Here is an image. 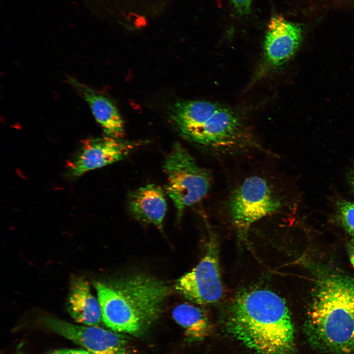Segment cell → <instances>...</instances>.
Masks as SVG:
<instances>
[{"label":"cell","instance_id":"6da1fadb","mask_svg":"<svg viewBox=\"0 0 354 354\" xmlns=\"http://www.w3.org/2000/svg\"><path fill=\"white\" fill-rule=\"evenodd\" d=\"M229 332L255 354H291L294 328L284 299L267 290L238 295L230 307Z\"/></svg>","mask_w":354,"mask_h":354},{"label":"cell","instance_id":"7a4b0ae2","mask_svg":"<svg viewBox=\"0 0 354 354\" xmlns=\"http://www.w3.org/2000/svg\"><path fill=\"white\" fill-rule=\"evenodd\" d=\"M308 341L326 354H354V279L328 273L316 281L304 326Z\"/></svg>","mask_w":354,"mask_h":354},{"label":"cell","instance_id":"3957f363","mask_svg":"<svg viewBox=\"0 0 354 354\" xmlns=\"http://www.w3.org/2000/svg\"><path fill=\"white\" fill-rule=\"evenodd\" d=\"M94 285L105 325L116 332L133 335L158 318L171 293L165 282L142 274Z\"/></svg>","mask_w":354,"mask_h":354},{"label":"cell","instance_id":"277c9868","mask_svg":"<svg viewBox=\"0 0 354 354\" xmlns=\"http://www.w3.org/2000/svg\"><path fill=\"white\" fill-rule=\"evenodd\" d=\"M163 169L167 177L165 190L173 201L180 219L185 208L198 203L207 194L211 186V177L178 143L174 146L167 156Z\"/></svg>","mask_w":354,"mask_h":354},{"label":"cell","instance_id":"5b68a950","mask_svg":"<svg viewBox=\"0 0 354 354\" xmlns=\"http://www.w3.org/2000/svg\"><path fill=\"white\" fill-rule=\"evenodd\" d=\"M284 199L266 178L247 177L231 192L227 208L232 221L241 235L246 234L253 224L283 208Z\"/></svg>","mask_w":354,"mask_h":354},{"label":"cell","instance_id":"8992f818","mask_svg":"<svg viewBox=\"0 0 354 354\" xmlns=\"http://www.w3.org/2000/svg\"><path fill=\"white\" fill-rule=\"evenodd\" d=\"M175 289L189 300L199 304H209L219 301L223 289L219 264L218 248L212 239L206 253L189 272L176 282Z\"/></svg>","mask_w":354,"mask_h":354},{"label":"cell","instance_id":"52a82bcc","mask_svg":"<svg viewBox=\"0 0 354 354\" xmlns=\"http://www.w3.org/2000/svg\"><path fill=\"white\" fill-rule=\"evenodd\" d=\"M41 320L50 330L93 354H128L125 338L117 333L98 326L71 324L52 316H44Z\"/></svg>","mask_w":354,"mask_h":354},{"label":"cell","instance_id":"ba28073f","mask_svg":"<svg viewBox=\"0 0 354 354\" xmlns=\"http://www.w3.org/2000/svg\"><path fill=\"white\" fill-rule=\"evenodd\" d=\"M135 142L124 141L109 136L83 141L78 153L68 161V173L80 177L88 171L112 164L126 157L138 146Z\"/></svg>","mask_w":354,"mask_h":354},{"label":"cell","instance_id":"9c48e42d","mask_svg":"<svg viewBox=\"0 0 354 354\" xmlns=\"http://www.w3.org/2000/svg\"><path fill=\"white\" fill-rule=\"evenodd\" d=\"M303 31L298 24L279 16L269 21L264 41L266 60L273 66H280L290 59L297 51Z\"/></svg>","mask_w":354,"mask_h":354},{"label":"cell","instance_id":"30bf717a","mask_svg":"<svg viewBox=\"0 0 354 354\" xmlns=\"http://www.w3.org/2000/svg\"><path fill=\"white\" fill-rule=\"evenodd\" d=\"M127 206L130 214L137 220L162 228L167 203L163 191L158 186L148 184L130 193Z\"/></svg>","mask_w":354,"mask_h":354},{"label":"cell","instance_id":"8fae6325","mask_svg":"<svg viewBox=\"0 0 354 354\" xmlns=\"http://www.w3.org/2000/svg\"><path fill=\"white\" fill-rule=\"evenodd\" d=\"M69 83L87 101L91 112L107 136L120 139L124 135V122L117 107L108 98L72 78Z\"/></svg>","mask_w":354,"mask_h":354},{"label":"cell","instance_id":"7c38bea8","mask_svg":"<svg viewBox=\"0 0 354 354\" xmlns=\"http://www.w3.org/2000/svg\"><path fill=\"white\" fill-rule=\"evenodd\" d=\"M67 310L74 320L82 325L98 326L102 321L98 299L93 295L89 283L82 276H74L70 280Z\"/></svg>","mask_w":354,"mask_h":354},{"label":"cell","instance_id":"4fadbf2b","mask_svg":"<svg viewBox=\"0 0 354 354\" xmlns=\"http://www.w3.org/2000/svg\"><path fill=\"white\" fill-rule=\"evenodd\" d=\"M204 100L177 101L168 110L169 119L182 135L203 124L220 107Z\"/></svg>","mask_w":354,"mask_h":354},{"label":"cell","instance_id":"5bb4252c","mask_svg":"<svg viewBox=\"0 0 354 354\" xmlns=\"http://www.w3.org/2000/svg\"><path fill=\"white\" fill-rule=\"evenodd\" d=\"M174 319L184 330L185 336L192 340H201L209 331L207 316L201 308L188 303L176 306L173 309Z\"/></svg>","mask_w":354,"mask_h":354},{"label":"cell","instance_id":"9a60e30c","mask_svg":"<svg viewBox=\"0 0 354 354\" xmlns=\"http://www.w3.org/2000/svg\"><path fill=\"white\" fill-rule=\"evenodd\" d=\"M339 213L343 226L354 237V203L341 202L339 206Z\"/></svg>","mask_w":354,"mask_h":354},{"label":"cell","instance_id":"2e32d148","mask_svg":"<svg viewBox=\"0 0 354 354\" xmlns=\"http://www.w3.org/2000/svg\"><path fill=\"white\" fill-rule=\"evenodd\" d=\"M252 0H231L236 11L241 15H246L251 11Z\"/></svg>","mask_w":354,"mask_h":354},{"label":"cell","instance_id":"e0dca14e","mask_svg":"<svg viewBox=\"0 0 354 354\" xmlns=\"http://www.w3.org/2000/svg\"><path fill=\"white\" fill-rule=\"evenodd\" d=\"M47 354H93L86 350L58 349L48 352Z\"/></svg>","mask_w":354,"mask_h":354},{"label":"cell","instance_id":"ac0fdd59","mask_svg":"<svg viewBox=\"0 0 354 354\" xmlns=\"http://www.w3.org/2000/svg\"><path fill=\"white\" fill-rule=\"evenodd\" d=\"M349 254L350 262L354 267V242L351 243L349 248Z\"/></svg>","mask_w":354,"mask_h":354},{"label":"cell","instance_id":"d6986e66","mask_svg":"<svg viewBox=\"0 0 354 354\" xmlns=\"http://www.w3.org/2000/svg\"><path fill=\"white\" fill-rule=\"evenodd\" d=\"M350 180H351V183L352 188H353V189L354 190V173H353L352 175L351 176Z\"/></svg>","mask_w":354,"mask_h":354}]
</instances>
